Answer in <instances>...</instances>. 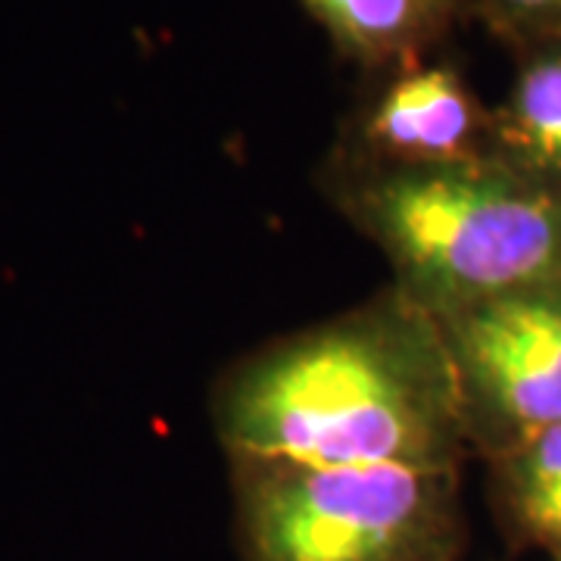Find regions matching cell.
<instances>
[{
  "mask_svg": "<svg viewBox=\"0 0 561 561\" xmlns=\"http://www.w3.org/2000/svg\"><path fill=\"white\" fill-rule=\"evenodd\" d=\"M434 319L468 427L481 421L508 449L561 421V280Z\"/></svg>",
  "mask_w": 561,
  "mask_h": 561,
  "instance_id": "277c9868",
  "label": "cell"
},
{
  "mask_svg": "<svg viewBox=\"0 0 561 561\" xmlns=\"http://www.w3.org/2000/svg\"><path fill=\"white\" fill-rule=\"evenodd\" d=\"M353 201L431 316L561 280V191L502 160L371 165Z\"/></svg>",
  "mask_w": 561,
  "mask_h": 561,
  "instance_id": "7a4b0ae2",
  "label": "cell"
},
{
  "mask_svg": "<svg viewBox=\"0 0 561 561\" xmlns=\"http://www.w3.org/2000/svg\"><path fill=\"white\" fill-rule=\"evenodd\" d=\"M453 471L256 465L243 493L250 561H440Z\"/></svg>",
  "mask_w": 561,
  "mask_h": 561,
  "instance_id": "3957f363",
  "label": "cell"
},
{
  "mask_svg": "<svg viewBox=\"0 0 561 561\" xmlns=\"http://www.w3.org/2000/svg\"><path fill=\"white\" fill-rule=\"evenodd\" d=\"M505 502L530 540L561 559V421L505 449Z\"/></svg>",
  "mask_w": 561,
  "mask_h": 561,
  "instance_id": "ba28073f",
  "label": "cell"
},
{
  "mask_svg": "<svg viewBox=\"0 0 561 561\" xmlns=\"http://www.w3.org/2000/svg\"><path fill=\"white\" fill-rule=\"evenodd\" d=\"M518 54L508 98L493 110L496 160L561 191V44Z\"/></svg>",
  "mask_w": 561,
  "mask_h": 561,
  "instance_id": "52a82bcc",
  "label": "cell"
},
{
  "mask_svg": "<svg viewBox=\"0 0 561 561\" xmlns=\"http://www.w3.org/2000/svg\"><path fill=\"white\" fill-rule=\"evenodd\" d=\"M515 50L561 44V0H461Z\"/></svg>",
  "mask_w": 561,
  "mask_h": 561,
  "instance_id": "9c48e42d",
  "label": "cell"
},
{
  "mask_svg": "<svg viewBox=\"0 0 561 561\" xmlns=\"http://www.w3.org/2000/svg\"><path fill=\"white\" fill-rule=\"evenodd\" d=\"M343 57L371 69L424 57L465 13L461 0H300Z\"/></svg>",
  "mask_w": 561,
  "mask_h": 561,
  "instance_id": "8992f818",
  "label": "cell"
},
{
  "mask_svg": "<svg viewBox=\"0 0 561 561\" xmlns=\"http://www.w3.org/2000/svg\"><path fill=\"white\" fill-rule=\"evenodd\" d=\"M356 116L353 140L375 169H449L496 160L493 110L449 60L397 62Z\"/></svg>",
  "mask_w": 561,
  "mask_h": 561,
  "instance_id": "5b68a950",
  "label": "cell"
},
{
  "mask_svg": "<svg viewBox=\"0 0 561 561\" xmlns=\"http://www.w3.org/2000/svg\"><path fill=\"white\" fill-rule=\"evenodd\" d=\"M465 427L440 324L409 300L268 353L225 405L228 443L253 465L453 471Z\"/></svg>",
  "mask_w": 561,
  "mask_h": 561,
  "instance_id": "6da1fadb",
  "label": "cell"
}]
</instances>
